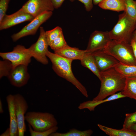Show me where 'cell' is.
I'll return each mask as SVG.
<instances>
[{
  "instance_id": "obj_1",
  "label": "cell",
  "mask_w": 136,
  "mask_h": 136,
  "mask_svg": "<svg viewBox=\"0 0 136 136\" xmlns=\"http://www.w3.org/2000/svg\"><path fill=\"white\" fill-rule=\"evenodd\" d=\"M101 82L99 92L93 100H99L123 90L126 78L115 67L100 72Z\"/></svg>"
},
{
  "instance_id": "obj_2",
  "label": "cell",
  "mask_w": 136,
  "mask_h": 136,
  "mask_svg": "<svg viewBox=\"0 0 136 136\" xmlns=\"http://www.w3.org/2000/svg\"><path fill=\"white\" fill-rule=\"evenodd\" d=\"M46 56L52 64V68L59 76L74 85L86 97H88L86 88L77 79L72 69V60L63 57L55 53L47 51Z\"/></svg>"
},
{
  "instance_id": "obj_3",
  "label": "cell",
  "mask_w": 136,
  "mask_h": 136,
  "mask_svg": "<svg viewBox=\"0 0 136 136\" xmlns=\"http://www.w3.org/2000/svg\"><path fill=\"white\" fill-rule=\"evenodd\" d=\"M136 29V20L130 17L124 11L119 15L117 22L109 32L112 40L130 44L133 33Z\"/></svg>"
},
{
  "instance_id": "obj_4",
  "label": "cell",
  "mask_w": 136,
  "mask_h": 136,
  "mask_svg": "<svg viewBox=\"0 0 136 136\" xmlns=\"http://www.w3.org/2000/svg\"><path fill=\"white\" fill-rule=\"evenodd\" d=\"M103 50L120 62L127 65H136V60L130 44L112 40L108 43Z\"/></svg>"
},
{
  "instance_id": "obj_5",
  "label": "cell",
  "mask_w": 136,
  "mask_h": 136,
  "mask_svg": "<svg viewBox=\"0 0 136 136\" xmlns=\"http://www.w3.org/2000/svg\"><path fill=\"white\" fill-rule=\"evenodd\" d=\"M25 119L33 130L38 132L46 130L58 124L54 116L48 112H28Z\"/></svg>"
},
{
  "instance_id": "obj_6",
  "label": "cell",
  "mask_w": 136,
  "mask_h": 136,
  "mask_svg": "<svg viewBox=\"0 0 136 136\" xmlns=\"http://www.w3.org/2000/svg\"><path fill=\"white\" fill-rule=\"evenodd\" d=\"M0 56L11 62L13 68L20 65L28 66L32 57L28 49L21 45L16 46L11 52H0Z\"/></svg>"
},
{
  "instance_id": "obj_7",
  "label": "cell",
  "mask_w": 136,
  "mask_h": 136,
  "mask_svg": "<svg viewBox=\"0 0 136 136\" xmlns=\"http://www.w3.org/2000/svg\"><path fill=\"white\" fill-rule=\"evenodd\" d=\"M39 37L35 43L28 49L32 57L43 64H48V61L46 53L48 50L49 46L47 40L45 31L42 27L40 28Z\"/></svg>"
},
{
  "instance_id": "obj_8",
  "label": "cell",
  "mask_w": 136,
  "mask_h": 136,
  "mask_svg": "<svg viewBox=\"0 0 136 136\" xmlns=\"http://www.w3.org/2000/svg\"><path fill=\"white\" fill-rule=\"evenodd\" d=\"M52 14V11H46L35 17L21 30L11 36L13 41L16 42L22 37L35 34L40 26L49 19Z\"/></svg>"
},
{
  "instance_id": "obj_9",
  "label": "cell",
  "mask_w": 136,
  "mask_h": 136,
  "mask_svg": "<svg viewBox=\"0 0 136 136\" xmlns=\"http://www.w3.org/2000/svg\"><path fill=\"white\" fill-rule=\"evenodd\" d=\"M14 96L19 136H23L26 131L25 116L28 105L25 99L22 95L17 93L14 95Z\"/></svg>"
},
{
  "instance_id": "obj_10",
  "label": "cell",
  "mask_w": 136,
  "mask_h": 136,
  "mask_svg": "<svg viewBox=\"0 0 136 136\" xmlns=\"http://www.w3.org/2000/svg\"><path fill=\"white\" fill-rule=\"evenodd\" d=\"M54 9L51 0H28L20 9L35 17L45 12L52 11Z\"/></svg>"
},
{
  "instance_id": "obj_11",
  "label": "cell",
  "mask_w": 136,
  "mask_h": 136,
  "mask_svg": "<svg viewBox=\"0 0 136 136\" xmlns=\"http://www.w3.org/2000/svg\"><path fill=\"white\" fill-rule=\"evenodd\" d=\"M109 31L95 30L90 35L86 49V52L92 53L97 50L104 49L110 41Z\"/></svg>"
},
{
  "instance_id": "obj_12",
  "label": "cell",
  "mask_w": 136,
  "mask_h": 136,
  "mask_svg": "<svg viewBox=\"0 0 136 136\" xmlns=\"http://www.w3.org/2000/svg\"><path fill=\"white\" fill-rule=\"evenodd\" d=\"M27 66L20 65L12 69L7 77L12 85L20 87L27 84L30 77Z\"/></svg>"
},
{
  "instance_id": "obj_13",
  "label": "cell",
  "mask_w": 136,
  "mask_h": 136,
  "mask_svg": "<svg viewBox=\"0 0 136 136\" xmlns=\"http://www.w3.org/2000/svg\"><path fill=\"white\" fill-rule=\"evenodd\" d=\"M35 18L20 9L13 14L5 16L0 22V30L6 29L24 22L31 21Z\"/></svg>"
},
{
  "instance_id": "obj_14",
  "label": "cell",
  "mask_w": 136,
  "mask_h": 136,
  "mask_svg": "<svg viewBox=\"0 0 136 136\" xmlns=\"http://www.w3.org/2000/svg\"><path fill=\"white\" fill-rule=\"evenodd\" d=\"M96 61L100 72L112 67H114L119 62L113 56L107 53L103 49L92 53Z\"/></svg>"
},
{
  "instance_id": "obj_15",
  "label": "cell",
  "mask_w": 136,
  "mask_h": 136,
  "mask_svg": "<svg viewBox=\"0 0 136 136\" xmlns=\"http://www.w3.org/2000/svg\"><path fill=\"white\" fill-rule=\"evenodd\" d=\"M10 119L9 128L10 136H19L17 118L15 108L14 95L10 94L6 97Z\"/></svg>"
},
{
  "instance_id": "obj_16",
  "label": "cell",
  "mask_w": 136,
  "mask_h": 136,
  "mask_svg": "<svg viewBox=\"0 0 136 136\" xmlns=\"http://www.w3.org/2000/svg\"><path fill=\"white\" fill-rule=\"evenodd\" d=\"M54 51L55 53L73 60H80L86 52V50H80L77 48L71 47L68 45L61 49Z\"/></svg>"
},
{
  "instance_id": "obj_17",
  "label": "cell",
  "mask_w": 136,
  "mask_h": 136,
  "mask_svg": "<svg viewBox=\"0 0 136 136\" xmlns=\"http://www.w3.org/2000/svg\"><path fill=\"white\" fill-rule=\"evenodd\" d=\"M126 97L122 93V91L116 94L111 95L106 99L96 100H93L83 102L80 104L78 108L80 110L87 109L90 111H93L95 108L98 105L104 103L115 100L118 99Z\"/></svg>"
},
{
  "instance_id": "obj_18",
  "label": "cell",
  "mask_w": 136,
  "mask_h": 136,
  "mask_svg": "<svg viewBox=\"0 0 136 136\" xmlns=\"http://www.w3.org/2000/svg\"><path fill=\"white\" fill-rule=\"evenodd\" d=\"M101 9L118 12L124 11V0H103L98 4Z\"/></svg>"
},
{
  "instance_id": "obj_19",
  "label": "cell",
  "mask_w": 136,
  "mask_h": 136,
  "mask_svg": "<svg viewBox=\"0 0 136 136\" xmlns=\"http://www.w3.org/2000/svg\"><path fill=\"white\" fill-rule=\"evenodd\" d=\"M80 61L83 66L89 69L100 80V72L95 60L91 53L86 52Z\"/></svg>"
},
{
  "instance_id": "obj_20",
  "label": "cell",
  "mask_w": 136,
  "mask_h": 136,
  "mask_svg": "<svg viewBox=\"0 0 136 136\" xmlns=\"http://www.w3.org/2000/svg\"><path fill=\"white\" fill-rule=\"evenodd\" d=\"M97 126L101 130L110 136H136V132L129 129H114L99 124Z\"/></svg>"
},
{
  "instance_id": "obj_21",
  "label": "cell",
  "mask_w": 136,
  "mask_h": 136,
  "mask_svg": "<svg viewBox=\"0 0 136 136\" xmlns=\"http://www.w3.org/2000/svg\"><path fill=\"white\" fill-rule=\"evenodd\" d=\"M122 93L125 97L136 100V77L126 78L125 86Z\"/></svg>"
},
{
  "instance_id": "obj_22",
  "label": "cell",
  "mask_w": 136,
  "mask_h": 136,
  "mask_svg": "<svg viewBox=\"0 0 136 136\" xmlns=\"http://www.w3.org/2000/svg\"><path fill=\"white\" fill-rule=\"evenodd\" d=\"M114 67L126 78L136 77V65H127L119 62Z\"/></svg>"
},
{
  "instance_id": "obj_23",
  "label": "cell",
  "mask_w": 136,
  "mask_h": 136,
  "mask_svg": "<svg viewBox=\"0 0 136 136\" xmlns=\"http://www.w3.org/2000/svg\"><path fill=\"white\" fill-rule=\"evenodd\" d=\"M93 133V131L90 129L82 131L73 128L66 133H61L56 132L52 133L49 136H90Z\"/></svg>"
},
{
  "instance_id": "obj_24",
  "label": "cell",
  "mask_w": 136,
  "mask_h": 136,
  "mask_svg": "<svg viewBox=\"0 0 136 136\" xmlns=\"http://www.w3.org/2000/svg\"><path fill=\"white\" fill-rule=\"evenodd\" d=\"M125 6L124 12L130 17L136 20V1L124 0Z\"/></svg>"
},
{
  "instance_id": "obj_25",
  "label": "cell",
  "mask_w": 136,
  "mask_h": 136,
  "mask_svg": "<svg viewBox=\"0 0 136 136\" xmlns=\"http://www.w3.org/2000/svg\"><path fill=\"white\" fill-rule=\"evenodd\" d=\"M67 45L62 33L53 40L49 46L54 51L61 49Z\"/></svg>"
},
{
  "instance_id": "obj_26",
  "label": "cell",
  "mask_w": 136,
  "mask_h": 136,
  "mask_svg": "<svg viewBox=\"0 0 136 136\" xmlns=\"http://www.w3.org/2000/svg\"><path fill=\"white\" fill-rule=\"evenodd\" d=\"M11 62L6 59L0 61V78L7 77L13 68Z\"/></svg>"
},
{
  "instance_id": "obj_27",
  "label": "cell",
  "mask_w": 136,
  "mask_h": 136,
  "mask_svg": "<svg viewBox=\"0 0 136 136\" xmlns=\"http://www.w3.org/2000/svg\"><path fill=\"white\" fill-rule=\"evenodd\" d=\"M62 33V28L59 26L52 30L45 31L46 36L49 45Z\"/></svg>"
},
{
  "instance_id": "obj_28",
  "label": "cell",
  "mask_w": 136,
  "mask_h": 136,
  "mask_svg": "<svg viewBox=\"0 0 136 136\" xmlns=\"http://www.w3.org/2000/svg\"><path fill=\"white\" fill-rule=\"evenodd\" d=\"M28 127L29 131L31 136H49L52 133L56 132L58 129V127L57 126L45 131L38 132L33 130L29 124Z\"/></svg>"
},
{
  "instance_id": "obj_29",
  "label": "cell",
  "mask_w": 136,
  "mask_h": 136,
  "mask_svg": "<svg viewBox=\"0 0 136 136\" xmlns=\"http://www.w3.org/2000/svg\"><path fill=\"white\" fill-rule=\"evenodd\" d=\"M136 123V111L125 114V118L123 125V128L128 129L132 125Z\"/></svg>"
},
{
  "instance_id": "obj_30",
  "label": "cell",
  "mask_w": 136,
  "mask_h": 136,
  "mask_svg": "<svg viewBox=\"0 0 136 136\" xmlns=\"http://www.w3.org/2000/svg\"><path fill=\"white\" fill-rule=\"evenodd\" d=\"M10 0H0V22L6 14L8 4Z\"/></svg>"
},
{
  "instance_id": "obj_31",
  "label": "cell",
  "mask_w": 136,
  "mask_h": 136,
  "mask_svg": "<svg viewBox=\"0 0 136 136\" xmlns=\"http://www.w3.org/2000/svg\"><path fill=\"white\" fill-rule=\"evenodd\" d=\"M71 2H73L75 0H69ZM81 2L84 5L86 10L88 12L91 10L93 7L92 0H77Z\"/></svg>"
},
{
  "instance_id": "obj_32",
  "label": "cell",
  "mask_w": 136,
  "mask_h": 136,
  "mask_svg": "<svg viewBox=\"0 0 136 136\" xmlns=\"http://www.w3.org/2000/svg\"><path fill=\"white\" fill-rule=\"evenodd\" d=\"M55 9H58L60 7L65 0H51Z\"/></svg>"
},
{
  "instance_id": "obj_33",
  "label": "cell",
  "mask_w": 136,
  "mask_h": 136,
  "mask_svg": "<svg viewBox=\"0 0 136 136\" xmlns=\"http://www.w3.org/2000/svg\"><path fill=\"white\" fill-rule=\"evenodd\" d=\"M130 44L132 49L134 55L136 60V40H131Z\"/></svg>"
},
{
  "instance_id": "obj_34",
  "label": "cell",
  "mask_w": 136,
  "mask_h": 136,
  "mask_svg": "<svg viewBox=\"0 0 136 136\" xmlns=\"http://www.w3.org/2000/svg\"><path fill=\"white\" fill-rule=\"evenodd\" d=\"M0 136H10V131L9 127L5 131L0 135Z\"/></svg>"
},
{
  "instance_id": "obj_35",
  "label": "cell",
  "mask_w": 136,
  "mask_h": 136,
  "mask_svg": "<svg viewBox=\"0 0 136 136\" xmlns=\"http://www.w3.org/2000/svg\"><path fill=\"white\" fill-rule=\"evenodd\" d=\"M128 129L136 133V123L131 125Z\"/></svg>"
},
{
  "instance_id": "obj_36",
  "label": "cell",
  "mask_w": 136,
  "mask_h": 136,
  "mask_svg": "<svg viewBox=\"0 0 136 136\" xmlns=\"http://www.w3.org/2000/svg\"><path fill=\"white\" fill-rule=\"evenodd\" d=\"M4 110L3 108L2 102L1 99H0V113H4Z\"/></svg>"
},
{
  "instance_id": "obj_37",
  "label": "cell",
  "mask_w": 136,
  "mask_h": 136,
  "mask_svg": "<svg viewBox=\"0 0 136 136\" xmlns=\"http://www.w3.org/2000/svg\"><path fill=\"white\" fill-rule=\"evenodd\" d=\"M93 3L95 5H97L101 2L103 0H92Z\"/></svg>"
},
{
  "instance_id": "obj_38",
  "label": "cell",
  "mask_w": 136,
  "mask_h": 136,
  "mask_svg": "<svg viewBox=\"0 0 136 136\" xmlns=\"http://www.w3.org/2000/svg\"><path fill=\"white\" fill-rule=\"evenodd\" d=\"M131 40H136V29L134 31L133 33Z\"/></svg>"
}]
</instances>
